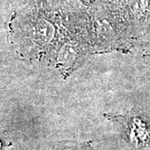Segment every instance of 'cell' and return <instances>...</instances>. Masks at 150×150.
I'll use <instances>...</instances> for the list:
<instances>
[{
    "label": "cell",
    "mask_w": 150,
    "mask_h": 150,
    "mask_svg": "<svg viewBox=\"0 0 150 150\" xmlns=\"http://www.w3.org/2000/svg\"><path fill=\"white\" fill-rule=\"evenodd\" d=\"M124 125L125 138L133 149L150 150V128L137 119Z\"/></svg>",
    "instance_id": "obj_1"
},
{
    "label": "cell",
    "mask_w": 150,
    "mask_h": 150,
    "mask_svg": "<svg viewBox=\"0 0 150 150\" xmlns=\"http://www.w3.org/2000/svg\"><path fill=\"white\" fill-rule=\"evenodd\" d=\"M53 150H89L88 146L70 144H59Z\"/></svg>",
    "instance_id": "obj_2"
}]
</instances>
